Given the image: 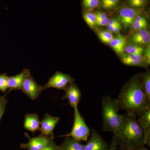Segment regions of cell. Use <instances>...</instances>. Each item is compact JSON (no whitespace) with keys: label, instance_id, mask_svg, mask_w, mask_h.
<instances>
[{"label":"cell","instance_id":"6da1fadb","mask_svg":"<svg viewBox=\"0 0 150 150\" xmlns=\"http://www.w3.org/2000/svg\"><path fill=\"white\" fill-rule=\"evenodd\" d=\"M116 99L119 109L125 110L126 113L136 115L142 109L150 108L143 90L142 80L137 76L125 84Z\"/></svg>","mask_w":150,"mask_h":150},{"label":"cell","instance_id":"7a4b0ae2","mask_svg":"<svg viewBox=\"0 0 150 150\" xmlns=\"http://www.w3.org/2000/svg\"><path fill=\"white\" fill-rule=\"evenodd\" d=\"M115 137L117 146H119L121 149L133 150L145 145V130L134 114L122 115L121 131L118 136Z\"/></svg>","mask_w":150,"mask_h":150},{"label":"cell","instance_id":"3957f363","mask_svg":"<svg viewBox=\"0 0 150 150\" xmlns=\"http://www.w3.org/2000/svg\"><path fill=\"white\" fill-rule=\"evenodd\" d=\"M103 131H108L117 137L121 131L122 115L119 114L117 99L105 95L101 99Z\"/></svg>","mask_w":150,"mask_h":150},{"label":"cell","instance_id":"277c9868","mask_svg":"<svg viewBox=\"0 0 150 150\" xmlns=\"http://www.w3.org/2000/svg\"><path fill=\"white\" fill-rule=\"evenodd\" d=\"M74 121L71 132L62 137H69L77 141L87 142L90 136L91 130L86 124L84 119L81 115L78 107L74 108Z\"/></svg>","mask_w":150,"mask_h":150},{"label":"cell","instance_id":"5b68a950","mask_svg":"<svg viewBox=\"0 0 150 150\" xmlns=\"http://www.w3.org/2000/svg\"><path fill=\"white\" fill-rule=\"evenodd\" d=\"M74 79L70 75L57 71L49 79L48 82L43 86L44 90L50 88H55L65 90L67 86L73 82Z\"/></svg>","mask_w":150,"mask_h":150},{"label":"cell","instance_id":"8992f818","mask_svg":"<svg viewBox=\"0 0 150 150\" xmlns=\"http://www.w3.org/2000/svg\"><path fill=\"white\" fill-rule=\"evenodd\" d=\"M21 91L30 99L34 100L44 90L43 86L38 84L30 74L24 80Z\"/></svg>","mask_w":150,"mask_h":150},{"label":"cell","instance_id":"52a82bcc","mask_svg":"<svg viewBox=\"0 0 150 150\" xmlns=\"http://www.w3.org/2000/svg\"><path fill=\"white\" fill-rule=\"evenodd\" d=\"M59 121V117L46 113L40 121L39 130L41 133L40 135L48 137H54V130Z\"/></svg>","mask_w":150,"mask_h":150},{"label":"cell","instance_id":"ba28073f","mask_svg":"<svg viewBox=\"0 0 150 150\" xmlns=\"http://www.w3.org/2000/svg\"><path fill=\"white\" fill-rule=\"evenodd\" d=\"M90 137L84 145V150H108L109 145L94 129L91 130Z\"/></svg>","mask_w":150,"mask_h":150},{"label":"cell","instance_id":"9c48e42d","mask_svg":"<svg viewBox=\"0 0 150 150\" xmlns=\"http://www.w3.org/2000/svg\"><path fill=\"white\" fill-rule=\"evenodd\" d=\"M142 11L139 8L131 7H124L119 12V20L124 27H130L137 16L141 15Z\"/></svg>","mask_w":150,"mask_h":150},{"label":"cell","instance_id":"30bf717a","mask_svg":"<svg viewBox=\"0 0 150 150\" xmlns=\"http://www.w3.org/2000/svg\"><path fill=\"white\" fill-rule=\"evenodd\" d=\"M64 91L65 94L62 99H68L70 105L73 108L78 107L82 96L78 86L73 82L67 86Z\"/></svg>","mask_w":150,"mask_h":150},{"label":"cell","instance_id":"8fae6325","mask_svg":"<svg viewBox=\"0 0 150 150\" xmlns=\"http://www.w3.org/2000/svg\"><path fill=\"white\" fill-rule=\"evenodd\" d=\"M25 135L28 139V142L26 144L21 145V147L27 150H42L48 144L51 137H45L40 135L38 137L30 138L27 133Z\"/></svg>","mask_w":150,"mask_h":150},{"label":"cell","instance_id":"7c38bea8","mask_svg":"<svg viewBox=\"0 0 150 150\" xmlns=\"http://www.w3.org/2000/svg\"><path fill=\"white\" fill-rule=\"evenodd\" d=\"M30 75V70L25 69L23 71L16 76L8 77V87L9 91L13 90H21L23 83L25 78Z\"/></svg>","mask_w":150,"mask_h":150},{"label":"cell","instance_id":"4fadbf2b","mask_svg":"<svg viewBox=\"0 0 150 150\" xmlns=\"http://www.w3.org/2000/svg\"><path fill=\"white\" fill-rule=\"evenodd\" d=\"M40 124L39 116L36 113H28L25 116L23 127L33 134L39 131Z\"/></svg>","mask_w":150,"mask_h":150},{"label":"cell","instance_id":"5bb4252c","mask_svg":"<svg viewBox=\"0 0 150 150\" xmlns=\"http://www.w3.org/2000/svg\"><path fill=\"white\" fill-rule=\"evenodd\" d=\"M130 40L133 44L139 46L149 45L150 33L146 29L138 30L131 35Z\"/></svg>","mask_w":150,"mask_h":150},{"label":"cell","instance_id":"9a60e30c","mask_svg":"<svg viewBox=\"0 0 150 150\" xmlns=\"http://www.w3.org/2000/svg\"><path fill=\"white\" fill-rule=\"evenodd\" d=\"M64 140L59 146L60 150H84V144L81 142L69 137H65Z\"/></svg>","mask_w":150,"mask_h":150},{"label":"cell","instance_id":"2e32d148","mask_svg":"<svg viewBox=\"0 0 150 150\" xmlns=\"http://www.w3.org/2000/svg\"><path fill=\"white\" fill-rule=\"evenodd\" d=\"M138 123L144 130H150V108L140 110L136 115Z\"/></svg>","mask_w":150,"mask_h":150},{"label":"cell","instance_id":"e0dca14e","mask_svg":"<svg viewBox=\"0 0 150 150\" xmlns=\"http://www.w3.org/2000/svg\"><path fill=\"white\" fill-rule=\"evenodd\" d=\"M109 44L117 54H123L126 46V38L122 35H117L113 38Z\"/></svg>","mask_w":150,"mask_h":150},{"label":"cell","instance_id":"ac0fdd59","mask_svg":"<svg viewBox=\"0 0 150 150\" xmlns=\"http://www.w3.org/2000/svg\"><path fill=\"white\" fill-rule=\"evenodd\" d=\"M142 83L148 105L150 106V73L145 72L142 76Z\"/></svg>","mask_w":150,"mask_h":150},{"label":"cell","instance_id":"d6986e66","mask_svg":"<svg viewBox=\"0 0 150 150\" xmlns=\"http://www.w3.org/2000/svg\"><path fill=\"white\" fill-rule=\"evenodd\" d=\"M131 26L133 30L135 31L142 29H146L148 26L147 22L144 17L139 15L136 18Z\"/></svg>","mask_w":150,"mask_h":150},{"label":"cell","instance_id":"ffe728a7","mask_svg":"<svg viewBox=\"0 0 150 150\" xmlns=\"http://www.w3.org/2000/svg\"><path fill=\"white\" fill-rule=\"evenodd\" d=\"M125 51L127 54L143 55L144 49L142 46L135 44H128L126 45Z\"/></svg>","mask_w":150,"mask_h":150},{"label":"cell","instance_id":"44dd1931","mask_svg":"<svg viewBox=\"0 0 150 150\" xmlns=\"http://www.w3.org/2000/svg\"><path fill=\"white\" fill-rule=\"evenodd\" d=\"M121 60L123 64L128 66L142 67L146 68L149 67V65L147 62L141 60H131L123 59H121Z\"/></svg>","mask_w":150,"mask_h":150},{"label":"cell","instance_id":"7402d4cb","mask_svg":"<svg viewBox=\"0 0 150 150\" xmlns=\"http://www.w3.org/2000/svg\"><path fill=\"white\" fill-rule=\"evenodd\" d=\"M98 37L103 43L109 44L111 40L113 39V35L112 33L109 30H101L98 32Z\"/></svg>","mask_w":150,"mask_h":150},{"label":"cell","instance_id":"603a6c76","mask_svg":"<svg viewBox=\"0 0 150 150\" xmlns=\"http://www.w3.org/2000/svg\"><path fill=\"white\" fill-rule=\"evenodd\" d=\"M83 18L87 24L91 28H93L96 23V16L95 13L93 12H88L84 13Z\"/></svg>","mask_w":150,"mask_h":150},{"label":"cell","instance_id":"cb8c5ba5","mask_svg":"<svg viewBox=\"0 0 150 150\" xmlns=\"http://www.w3.org/2000/svg\"><path fill=\"white\" fill-rule=\"evenodd\" d=\"M120 0H101V6L105 9L110 10L115 8Z\"/></svg>","mask_w":150,"mask_h":150},{"label":"cell","instance_id":"d4e9b609","mask_svg":"<svg viewBox=\"0 0 150 150\" xmlns=\"http://www.w3.org/2000/svg\"><path fill=\"white\" fill-rule=\"evenodd\" d=\"M148 0H128V2L131 7L140 8L146 5Z\"/></svg>","mask_w":150,"mask_h":150},{"label":"cell","instance_id":"484cf974","mask_svg":"<svg viewBox=\"0 0 150 150\" xmlns=\"http://www.w3.org/2000/svg\"><path fill=\"white\" fill-rule=\"evenodd\" d=\"M121 59H128L131 60H141L147 62L150 65V63L148 62L146 59L143 55H136V54H125L122 55Z\"/></svg>","mask_w":150,"mask_h":150},{"label":"cell","instance_id":"4316f807","mask_svg":"<svg viewBox=\"0 0 150 150\" xmlns=\"http://www.w3.org/2000/svg\"><path fill=\"white\" fill-rule=\"evenodd\" d=\"M8 77L6 74L0 75V91L3 93L6 91L8 87Z\"/></svg>","mask_w":150,"mask_h":150},{"label":"cell","instance_id":"83f0119b","mask_svg":"<svg viewBox=\"0 0 150 150\" xmlns=\"http://www.w3.org/2000/svg\"><path fill=\"white\" fill-rule=\"evenodd\" d=\"M100 4L99 0H83V5L86 8L92 9L96 8Z\"/></svg>","mask_w":150,"mask_h":150},{"label":"cell","instance_id":"f1b7e54d","mask_svg":"<svg viewBox=\"0 0 150 150\" xmlns=\"http://www.w3.org/2000/svg\"><path fill=\"white\" fill-rule=\"evenodd\" d=\"M42 150H60L59 146L56 145L54 140V137H51L48 144Z\"/></svg>","mask_w":150,"mask_h":150},{"label":"cell","instance_id":"f546056e","mask_svg":"<svg viewBox=\"0 0 150 150\" xmlns=\"http://www.w3.org/2000/svg\"><path fill=\"white\" fill-rule=\"evenodd\" d=\"M108 30L112 33H118L122 30V25L121 24L118 25H106Z\"/></svg>","mask_w":150,"mask_h":150},{"label":"cell","instance_id":"4dcf8cb0","mask_svg":"<svg viewBox=\"0 0 150 150\" xmlns=\"http://www.w3.org/2000/svg\"><path fill=\"white\" fill-rule=\"evenodd\" d=\"M96 25L98 26H106L108 24V18L99 19L96 18Z\"/></svg>","mask_w":150,"mask_h":150},{"label":"cell","instance_id":"1f68e13d","mask_svg":"<svg viewBox=\"0 0 150 150\" xmlns=\"http://www.w3.org/2000/svg\"><path fill=\"white\" fill-rule=\"evenodd\" d=\"M117 148L118 147H117L116 139H115V136L113 135L110 144L109 145L108 150H117Z\"/></svg>","mask_w":150,"mask_h":150},{"label":"cell","instance_id":"d6a6232c","mask_svg":"<svg viewBox=\"0 0 150 150\" xmlns=\"http://www.w3.org/2000/svg\"><path fill=\"white\" fill-rule=\"evenodd\" d=\"M146 59L148 62L150 63V45H148L147 47L145 49L144 54L143 55Z\"/></svg>","mask_w":150,"mask_h":150},{"label":"cell","instance_id":"836d02e7","mask_svg":"<svg viewBox=\"0 0 150 150\" xmlns=\"http://www.w3.org/2000/svg\"><path fill=\"white\" fill-rule=\"evenodd\" d=\"M96 18L105 19L108 18L107 15L102 12L98 11L95 12Z\"/></svg>","mask_w":150,"mask_h":150},{"label":"cell","instance_id":"e575fe53","mask_svg":"<svg viewBox=\"0 0 150 150\" xmlns=\"http://www.w3.org/2000/svg\"><path fill=\"white\" fill-rule=\"evenodd\" d=\"M121 24L120 22L118 21V20L115 18H110L108 19V24L109 25H118Z\"/></svg>","mask_w":150,"mask_h":150},{"label":"cell","instance_id":"d590c367","mask_svg":"<svg viewBox=\"0 0 150 150\" xmlns=\"http://www.w3.org/2000/svg\"><path fill=\"white\" fill-rule=\"evenodd\" d=\"M6 95L0 96V109L7 103V100L6 99Z\"/></svg>","mask_w":150,"mask_h":150},{"label":"cell","instance_id":"8d00e7d4","mask_svg":"<svg viewBox=\"0 0 150 150\" xmlns=\"http://www.w3.org/2000/svg\"><path fill=\"white\" fill-rule=\"evenodd\" d=\"M133 150H150L146 147V145L141 146L137 148H135Z\"/></svg>","mask_w":150,"mask_h":150},{"label":"cell","instance_id":"74e56055","mask_svg":"<svg viewBox=\"0 0 150 150\" xmlns=\"http://www.w3.org/2000/svg\"><path fill=\"white\" fill-rule=\"evenodd\" d=\"M6 105H4L0 109V121H1V118L2 117L3 114H4V112H5V108Z\"/></svg>","mask_w":150,"mask_h":150},{"label":"cell","instance_id":"f35d334b","mask_svg":"<svg viewBox=\"0 0 150 150\" xmlns=\"http://www.w3.org/2000/svg\"><path fill=\"white\" fill-rule=\"evenodd\" d=\"M117 150H118V149H117ZM123 150L121 149V150Z\"/></svg>","mask_w":150,"mask_h":150}]
</instances>
